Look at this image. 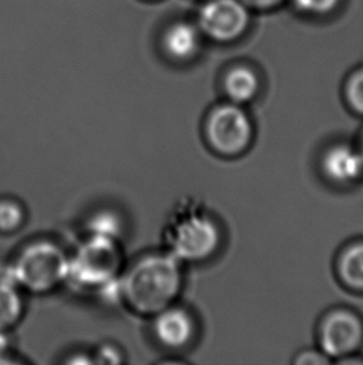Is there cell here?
<instances>
[{
	"instance_id": "21",
	"label": "cell",
	"mask_w": 363,
	"mask_h": 365,
	"mask_svg": "<svg viewBox=\"0 0 363 365\" xmlns=\"http://www.w3.org/2000/svg\"><path fill=\"white\" fill-rule=\"evenodd\" d=\"M359 150H361V153H362V155H363V135H362V140H361V145H359Z\"/></svg>"
},
{
	"instance_id": "19",
	"label": "cell",
	"mask_w": 363,
	"mask_h": 365,
	"mask_svg": "<svg viewBox=\"0 0 363 365\" xmlns=\"http://www.w3.org/2000/svg\"><path fill=\"white\" fill-rule=\"evenodd\" d=\"M329 363H332V361L321 349L301 351L295 359V364L299 365H322L329 364Z\"/></svg>"
},
{
	"instance_id": "18",
	"label": "cell",
	"mask_w": 363,
	"mask_h": 365,
	"mask_svg": "<svg viewBox=\"0 0 363 365\" xmlns=\"http://www.w3.org/2000/svg\"><path fill=\"white\" fill-rule=\"evenodd\" d=\"M93 363L118 364L122 361V353L115 344H101L93 356Z\"/></svg>"
},
{
	"instance_id": "13",
	"label": "cell",
	"mask_w": 363,
	"mask_h": 365,
	"mask_svg": "<svg viewBox=\"0 0 363 365\" xmlns=\"http://www.w3.org/2000/svg\"><path fill=\"white\" fill-rule=\"evenodd\" d=\"M340 276L354 289L363 291V242L349 247L340 258Z\"/></svg>"
},
{
	"instance_id": "5",
	"label": "cell",
	"mask_w": 363,
	"mask_h": 365,
	"mask_svg": "<svg viewBox=\"0 0 363 365\" xmlns=\"http://www.w3.org/2000/svg\"><path fill=\"white\" fill-rule=\"evenodd\" d=\"M253 10L244 0H206L196 23L204 39L219 45L234 44L249 31Z\"/></svg>"
},
{
	"instance_id": "20",
	"label": "cell",
	"mask_w": 363,
	"mask_h": 365,
	"mask_svg": "<svg viewBox=\"0 0 363 365\" xmlns=\"http://www.w3.org/2000/svg\"><path fill=\"white\" fill-rule=\"evenodd\" d=\"M244 3L253 10V13H266L279 9L283 5L290 3V0H244Z\"/></svg>"
},
{
	"instance_id": "3",
	"label": "cell",
	"mask_w": 363,
	"mask_h": 365,
	"mask_svg": "<svg viewBox=\"0 0 363 365\" xmlns=\"http://www.w3.org/2000/svg\"><path fill=\"white\" fill-rule=\"evenodd\" d=\"M120 238L90 233L69 255L68 281L81 289L107 291L122 273Z\"/></svg>"
},
{
	"instance_id": "6",
	"label": "cell",
	"mask_w": 363,
	"mask_h": 365,
	"mask_svg": "<svg viewBox=\"0 0 363 365\" xmlns=\"http://www.w3.org/2000/svg\"><path fill=\"white\" fill-rule=\"evenodd\" d=\"M208 143L216 153L234 156L243 153L253 138V125L241 105L228 101L211 110L206 123Z\"/></svg>"
},
{
	"instance_id": "1",
	"label": "cell",
	"mask_w": 363,
	"mask_h": 365,
	"mask_svg": "<svg viewBox=\"0 0 363 365\" xmlns=\"http://www.w3.org/2000/svg\"><path fill=\"white\" fill-rule=\"evenodd\" d=\"M182 264L166 251L140 257L118 278V297L140 316H156L179 296Z\"/></svg>"
},
{
	"instance_id": "7",
	"label": "cell",
	"mask_w": 363,
	"mask_h": 365,
	"mask_svg": "<svg viewBox=\"0 0 363 365\" xmlns=\"http://www.w3.org/2000/svg\"><path fill=\"white\" fill-rule=\"evenodd\" d=\"M362 341V322L351 312H334L320 327L321 351L332 361L356 353Z\"/></svg>"
},
{
	"instance_id": "12",
	"label": "cell",
	"mask_w": 363,
	"mask_h": 365,
	"mask_svg": "<svg viewBox=\"0 0 363 365\" xmlns=\"http://www.w3.org/2000/svg\"><path fill=\"white\" fill-rule=\"evenodd\" d=\"M23 314V291L6 274L0 277V331H8L16 326Z\"/></svg>"
},
{
	"instance_id": "16",
	"label": "cell",
	"mask_w": 363,
	"mask_h": 365,
	"mask_svg": "<svg viewBox=\"0 0 363 365\" xmlns=\"http://www.w3.org/2000/svg\"><path fill=\"white\" fill-rule=\"evenodd\" d=\"M344 91L349 108L363 115V64L356 66L346 78Z\"/></svg>"
},
{
	"instance_id": "11",
	"label": "cell",
	"mask_w": 363,
	"mask_h": 365,
	"mask_svg": "<svg viewBox=\"0 0 363 365\" xmlns=\"http://www.w3.org/2000/svg\"><path fill=\"white\" fill-rule=\"evenodd\" d=\"M261 88V76L251 65H233L223 78V89L228 99L241 106L256 99Z\"/></svg>"
},
{
	"instance_id": "2",
	"label": "cell",
	"mask_w": 363,
	"mask_h": 365,
	"mask_svg": "<svg viewBox=\"0 0 363 365\" xmlns=\"http://www.w3.org/2000/svg\"><path fill=\"white\" fill-rule=\"evenodd\" d=\"M164 251L181 263L206 261L221 243V231L209 211L191 198L173 207L163 230Z\"/></svg>"
},
{
	"instance_id": "17",
	"label": "cell",
	"mask_w": 363,
	"mask_h": 365,
	"mask_svg": "<svg viewBox=\"0 0 363 365\" xmlns=\"http://www.w3.org/2000/svg\"><path fill=\"white\" fill-rule=\"evenodd\" d=\"M90 233H96V235H102V236H110V237L120 238L122 227L121 223L116 217V215L111 212L98 213L95 217L91 220L89 227Z\"/></svg>"
},
{
	"instance_id": "9",
	"label": "cell",
	"mask_w": 363,
	"mask_h": 365,
	"mask_svg": "<svg viewBox=\"0 0 363 365\" xmlns=\"http://www.w3.org/2000/svg\"><path fill=\"white\" fill-rule=\"evenodd\" d=\"M153 334L158 343L168 349L186 348L196 336L194 318L176 304L153 316Z\"/></svg>"
},
{
	"instance_id": "8",
	"label": "cell",
	"mask_w": 363,
	"mask_h": 365,
	"mask_svg": "<svg viewBox=\"0 0 363 365\" xmlns=\"http://www.w3.org/2000/svg\"><path fill=\"white\" fill-rule=\"evenodd\" d=\"M206 39L196 20H176L163 30L161 48L168 59L178 64L196 60L204 48Z\"/></svg>"
},
{
	"instance_id": "14",
	"label": "cell",
	"mask_w": 363,
	"mask_h": 365,
	"mask_svg": "<svg viewBox=\"0 0 363 365\" xmlns=\"http://www.w3.org/2000/svg\"><path fill=\"white\" fill-rule=\"evenodd\" d=\"M23 205L13 198H0V232L13 233L25 222Z\"/></svg>"
},
{
	"instance_id": "10",
	"label": "cell",
	"mask_w": 363,
	"mask_h": 365,
	"mask_svg": "<svg viewBox=\"0 0 363 365\" xmlns=\"http://www.w3.org/2000/svg\"><path fill=\"white\" fill-rule=\"evenodd\" d=\"M322 171L330 181L339 185L357 182L363 176V155L359 148L339 143L325 153Z\"/></svg>"
},
{
	"instance_id": "15",
	"label": "cell",
	"mask_w": 363,
	"mask_h": 365,
	"mask_svg": "<svg viewBox=\"0 0 363 365\" xmlns=\"http://www.w3.org/2000/svg\"><path fill=\"white\" fill-rule=\"evenodd\" d=\"M342 0H290L300 14L311 16V18H324L330 16L337 11Z\"/></svg>"
},
{
	"instance_id": "4",
	"label": "cell",
	"mask_w": 363,
	"mask_h": 365,
	"mask_svg": "<svg viewBox=\"0 0 363 365\" xmlns=\"http://www.w3.org/2000/svg\"><path fill=\"white\" fill-rule=\"evenodd\" d=\"M5 274L21 291L44 294L68 282L69 255L56 243L35 241L20 250Z\"/></svg>"
}]
</instances>
